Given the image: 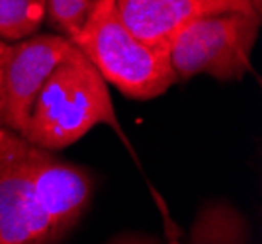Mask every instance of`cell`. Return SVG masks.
<instances>
[{
	"label": "cell",
	"mask_w": 262,
	"mask_h": 244,
	"mask_svg": "<svg viewBox=\"0 0 262 244\" xmlns=\"http://www.w3.org/2000/svg\"><path fill=\"white\" fill-rule=\"evenodd\" d=\"M61 236L33 198L32 143L0 168V244H49Z\"/></svg>",
	"instance_id": "6"
},
{
	"label": "cell",
	"mask_w": 262,
	"mask_h": 244,
	"mask_svg": "<svg viewBox=\"0 0 262 244\" xmlns=\"http://www.w3.org/2000/svg\"><path fill=\"white\" fill-rule=\"evenodd\" d=\"M71 41L92 61L106 82L131 100L159 98L178 82L168 45L139 39L123 22L116 0H98Z\"/></svg>",
	"instance_id": "2"
},
{
	"label": "cell",
	"mask_w": 262,
	"mask_h": 244,
	"mask_svg": "<svg viewBox=\"0 0 262 244\" xmlns=\"http://www.w3.org/2000/svg\"><path fill=\"white\" fill-rule=\"evenodd\" d=\"M96 180L86 166L57 158L32 144V189L37 205L61 240L71 233L92 203Z\"/></svg>",
	"instance_id": "5"
},
{
	"label": "cell",
	"mask_w": 262,
	"mask_h": 244,
	"mask_svg": "<svg viewBox=\"0 0 262 244\" xmlns=\"http://www.w3.org/2000/svg\"><path fill=\"white\" fill-rule=\"evenodd\" d=\"M69 45L61 34H33L12 45L4 61V127L26 135L35 98Z\"/></svg>",
	"instance_id": "4"
},
{
	"label": "cell",
	"mask_w": 262,
	"mask_h": 244,
	"mask_svg": "<svg viewBox=\"0 0 262 244\" xmlns=\"http://www.w3.org/2000/svg\"><path fill=\"white\" fill-rule=\"evenodd\" d=\"M28 141L8 127H0V168L8 164L14 156H18L26 149Z\"/></svg>",
	"instance_id": "11"
},
{
	"label": "cell",
	"mask_w": 262,
	"mask_h": 244,
	"mask_svg": "<svg viewBox=\"0 0 262 244\" xmlns=\"http://www.w3.org/2000/svg\"><path fill=\"white\" fill-rule=\"evenodd\" d=\"M251 227L233 205L213 200L202 205L188 234V242H251Z\"/></svg>",
	"instance_id": "8"
},
{
	"label": "cell",
	"mask_w": 262,
	"mask_h": 244,
	"mask_svg": "<svg viewBox=\"0 0 262 244\" xmlns=\"http://www.w3.org/2000/svg\"><path fill=\"white\" fill-rule=\"evenodd\" d=\"M123 22L147 43L168 45L178 26L200 16L249 12L262 16V0H116Z\"/></svg>",
	"instance_id": "7"
},
{
	"label": "cell",
	"mask_w": 262,
	"mask_h": 244,
	"mask_svg": "<svg viewBox=\"0 0 262 244\" xmlns=\"http://www.w3.org/2000/svg\"><path fill=\"white\" fill-rule=\"evenodd\" d=\"M10 43H6V41H2L0 39V61H6V57L10 55Z\"/></svg>",
	"instance_id": "13"
},
{
	"label": "cell",
	"mask_w": 262,
	"mask_h": 244,
	"mask_svg": "<svg viewBox=\"0 0 262 244\" xmlns=\"http://www.w3.org/2000/svg\"><path fill=\"white\" fill-rule=\"evenodd\" d=\"M262 16L249 12H221L200 16L178 26L168 41L176 80L208 75L217 80H241L252 70V47Z\"/></svg>",
	"instance_id": "3"
},
{
	"label": "cell",
	"mask_w": 262,
	"mask_h": 244,
	"mask_svg": "<svg viewBox=\"0 0 262 244\" xmlns=\"http://www.w3.org/2000/svg\"><path fill=\"white\" fill-rule=\"evenodd\" d=\"M96 125H110L127 143L106 78L71 41L35 98L24 139L45 151H61Z\"/></svg>",
	"instance_id": "1"
},
{
	"label": "cell",
	"mask_w": 262,
	"mask_h": 244,
	"mask_svg": "<svg viewBox=\"0 0 262 244\" xmlns=\"http://www.w3.org/2000/svg\"><path fill=\"white\" fill-rule=\"evenodd\" d=\"M98 0H45L47 20L67 39H73Z\"/></svg>",
	"instance_id": "10"
},
{
	"label": "cell",
	"mask_w": 262,
	"mask_h": 244,
	"mask_svg": "<svg viewBox=\"0 0 262 244\" xmlns=\"http://www.w3.org/2000/svg\"><path fill=\"white\" fill-rule=\"evenodd\" d=\"M45 16V0H0V39L22 41L41 28Z\"/></svg>",
	"instance_id": "9"
},
{
	"label": "cell",
	"mask_w": 262,
	"mask_h": 244,
	"mask_svg": "<svg viewBox=\"0 0 262 244\" xmlns=\"http://www.w3.org/2000/svg\"><path fill=\"white\" fill-rule=\"evenodd\" d=\"M0 127H4V61H0Z\"/></svg>",
	"instance_id": "12"
}]
</instances>
